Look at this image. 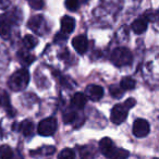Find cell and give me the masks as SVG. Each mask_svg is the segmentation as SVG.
<instances>
[{"label": "cell", "instance_id": "4316f807", "mask_svg": "<svg viewBox=\"0 0 159 159\" xmlns=\"http://www.w3.org/2000/svg\"><path fill=\"white\" fill-rule=\"evenodd\" d=\"M56 152V148L53 146H46V147H43L38 150V152H42L44 155H51Z\"/></svg>", "mask_w": 159, "mask_h": 159}, {"label": "cell", "instance_id": "9a60e30c", "mask_svg": "<svg viewBox=\"0 0 159 159\" xmlns=\"http://www.w3.org/2000/svg\"><path fill=\"white\" fill-rule=\"evenodd\" d=\"M96 150L93 146H83L80 148V157L81 159H94Z\"/></svg>", "mask_w": 159, "mask_h": 159}, {"label": "cell", "instance_id": "ac0fdd59", "mask_svg": "<svg viewBox=\"0 0 159 159\" xmlns=\"http://www.w3.org/2000/svg\"><path fill=\"white\" fill-rule=\"evenodd\" d=\"M37 43H38L37 38L33 35H26L24 38H23V45H24L26 49L35 48L36 45H37Z\"/></svg>", "mask_w": 159, "mask_h": 159}, {"label": "cell", "instance_id": "ba28073f", "mask_svg": "<svg viewBox=\"0 0 159 159\" xmlns=\"http://www.w3.org/2000/svg\"><path fill=\"white\" fill-rule=\"evenodd\" d=\"M85 96L93 102H97V100L102 99V97L104 96V89L99 85H89L86 89V95Z\"/></svg>", "mask_w": 159, "mask_h": 159}, {"label": "cell", "instance_id": "7c38bea8", "mask_svg": "<svg viewBox=\"0 0 159 159\" xmlns=\"http://www.w3.org/2000/svg\"><path fill=\"white\" fill-rule=\"evenodd\" d=\"M147 21H146V19L144 18H139L136 19V20L134 21V22L132 23V30L134 33L136 34H142L144 33V32L146 31V29H147Z\"/></svg>", "mask_w": 159, "mask_h": 159}, {"label": "cell", "instance_id": "484cf974", "mask_svg": "<svg viewBox=\"0 0 159 159\" xmlns=\"http://www.w3.org/2000/svg\"><path fill=\"white\" fill-rule=\"evenodd\" d=\"M29 3L34 9H42L44 7V1L43 0H29Z\"/></svg>", "mask_w": 159, "mask_h": 159}, {"label": "cell", "instance_id": "4fadbf2b", "mask_svg": "<svg viewBox=\"0 0 159 159\" xmlns=\"http://www.w3.org/2000/svg\"><path fill=\"white\" fill-rule=\"evenodd\" d=\"M0 107L5 108L10 116H14V111L12 109L11 105H10L9 96H8V94L5 91H0Z\"/></svg>", "mask_w": 159, "mask_h": 159}, {"label": "cell", "instance_id": "5bb4252c", "mask_svg": "<svg viewBox=\"0 0 159 159\" xmlns=\"http://www.w3.org/2000/svg\"><path fill=\"white\" fill-rule=\"evenodd\" d=\"M72 105L76 108H84V106L86 105L87 102V97L82 93H76L73 95L72 97Z\"/></svg>", "mask_w": 159, "mask_h": 159}, {"label": "cell", "instance_id": "7a4b0ae2", "mask_svg": "<svg viewBox=\"0 0 159 159\" xmlns=\"http://www.w3.org/2000/svg\"><path fill=\"white\" fill-rule=\"evenodd\" d=\"M135 104H136V100L133 99V98H129L123 104L116 105L112 108V110H111V121L116 124H121L126 119V117H128L129 110L131 108H133L135 106Z\"/></svg>", "mask_w": 159, "mask_h": 159}, {"label": "cell", "instance_id": "7402d4cb", "mask_svg": "<svg viewBox=\"0 0 159 159\" xmlns=\"http://www.w3.org/2000/svg\"><path fill=\"white\" fill-rule=\"evenodd\" d=\"M75 118H76V113H75L74 111H72V110L66 111V112H64V115L62 116L63 122H64V123H66V124L72 123V122L75 120Z\"/></svg>", "mask_w": 159, "mask_h": 159}, {"label": "cell", "instance_id": "83f0119b", "mask_svg": "<svg viewBox=\"0 0 159 159\" xmlns=\"http://www.w3.org/2000/svg\"><path fill=\"white\" fill-rule=\"evenodd\" d=\"M10 6V0H0V9H7Z\"/></svg>", "mask_w": 159, "mask_h": 159}, {"label": "cell", "instance_id": "d4e9b609", "mask_svg": "<svg viewBox=\"0 0 159 159\" xmlns=\"http://www.w3.org/2000/svg\"><path fill=\"white\" fill-rule=\"evenodd\" d=\"M122 93H123V91L121 89V87L119 89V87L115 86V85H112V86L110 87V94L115 98H120L122 96Z\"/></svg>", "mask_w": 159, "mask_h": 159}, {"label": "cell", "instance_id": "30bf717a", "mask_svg": "<svg viewBox=\"0 0 159 159\" xmlns=\"http://www.w3.org/2000/svg\"><path fill=\"white\" fill-rule=\"evenodd\" d=\"M99 148H100V152H102V155H105V156L109 158L117 147H116V145L113 144V142L110 139L105 137V139H102L99 142Z\"/></svg>", "mask_w": 159, "mask_h": 159}, {"label": "cell", "instance_id": "e0dca14e", "mask_svg": "<svg viewBox=\"0 0 159 159\" xmlns=\"http://www.w3.org/2000/svg\"><path fill=\"white\" fill-rule=\"evenodd\" d=\"M135 85H136L135 80L130 76L123 77L121 80V83H120V87H121L122 91H131V89H134Z\"/></svg>", "mask_w": 159, "mask_h": 159}, {"label": "cell", "instance_id": "277c9868", "mask_svg": "<svg viewBox=\"0 0 159 159\" xmlns=\"http://www.w3.org/2000/svg\"><path fill=\"white\" fill-rule=\"evenodd\" d=\"M111 60L117 66H124L131 64L133 60V56L128 48L120 47V48L113 50L112 55H111Z\"/></svg>", "mask_w": 159, "mask_h": 159}, {"label": "cell", "instance_id": "9c48e42d", "mask_svg": "<svg viewBox=\"0 0 159 159\" xmlns=\"http://www.w3.org/2000/svg\"><path fill=\"white\" fill-rule=\"evenodd\" d=\"M72 45L74 47V49L77 51L79 53H84L87 50V47H89V40L85 37L84 35H79L76 37L73 38L72 40Z\"/></svg>", "mask_w": 159, "mask_h": 159}, {"label": "cell", "instance_id": "5b68a950", "mask_svg": "<svg viewBox=\"0 0 159 159\" xmlns=\"http://www.w3.org/2000/svg\"><path fill=\"white\" fill-rule=\"evenodd\" d=\"M57 130V120L56 118L50 117L42 120L38 124V133L43 136H50Z\"/></svg>", "mask_w": 159, "mask_h": 159}, {"label": "cell", "instance_id": "2e32d148", "mask_svg": "<svg viewBox=\"0 0 159 159\" xmlns=\"http://www.w3.org/2000/svg\"><path fill=\"white\" fill-rule=\"evenodd\" d=\"M19 130L22 132V134L24 135V136H31V135L33 134V131H34L33 122L30 121V120H25V121H23L22 123L20 124Z\"/></svg>", "mask_w": 159, "mask_h": 159}, {"label": "cell", "instance_id": "d6986e66", "mask_svg": "<svg viewBox=\"0 0 159 159\" xmlns=\"http://www.w3.org/2000/svg\"><path fill=\"white\" fill-rule=\"evenodd\" d=\"M12 155H13V152H12V149L10 146H0V159H11Z\"/></svg>", "mask_w": 159, "mask_h": 159}, {"label": "cell", "instance_id": "cb8c5ba5", "mask_svg": "<svg viewBox=\"0 0 159 159\" xmlns=\"http://www.w3.org/2000/svg\"><path fill=\"white\" fill-rule=\"evenodd\" d=\"M79 0H66V7L71 11H75L79 8Z\"/></svg>", "mask_w": 159, "mask_h": 159}, {"label": "cell", "instance_id": "8fae6325", "mask_svg": "<svg viewBox=\"0 0 159 159\" xmlns=\"http://www.w3.org/2000/svg\"><path fill=\"white\" fill-rule=\"evenodd\" d=\"M75 20L69 16H64L61 19V32L64 34H70L74 31Z\"/></svg>", "mask_w": 159, "mask_h": 159}, {"label": "cell", "instance_id": "ffe728a7", "mask_svg": "<svg viewBox=\"0 0 159 159\" xmlns=\"http://www.w3.org/2000/svg\"><path fill=\"white\" fill-rule=\"evenodd\" d=\"M129 157V152L122 148H116L113 154L109 157V159H126Z\"/></svg>", "mask_w": 159, "mask_h": 159}, {"label": "cell", "instance_id": "52a82bcc", "mask_svg": "<svg viewBox=\"0 0 159 159\" xmlns=\"http://www.w3.org/2000/svg\"><path fill=\"white\" fill-rule=\"evenodd\" d=\"M27 25H29L30 29L35 32V33L43 34L44 33L45 27H46V21H45L43 16H35L29 21Z\"/></svg>", "mask_w": 159, "mask_h": 159}, {"label": "cell", "instance_id": "3957f363", "mask_svg": "<svg viewBox=\"0 0 159 159\" xmlns=\"http://www.w3.org/2000/svg\"><path fill=\"white\" fill-rule=\"evenodd\" d=\"M30 82V73L25 69H21L14 72L9 79L8 85L9 87L14 92L22 91V89H26Z\"/></svg>", "mask_w": 159, "mask_h": 159}, {"label": "cell", "instance_id": "8992f818", "mask_svg": "<svg viewBox=\"0 0 159 159\" xmlns=\"http://www.w3.org/2000/svg\"><path fill=\"white\" fill-rule=\"evenodd\" d=\"M149 130V124L144 119H136L133 123V134L136 137H145Z\"/></svg>", "mask_w": 159, "mask_h": 159}, {"label": "cell", "instance_id": "6da1fadb", "mask_svg": "<svg viewBox=\"0 0 159 159\" xmlns=\"http://www.w3.org/2000/svg\"><path fill=\"white\" fill-rule=\"evenodd\" d=\"M19 21H21V16L18 9L1 14L0 16V37L3 39H9L12 26L19 23Z\"/></svg>", "mask_w": 159, "mask_h": 159}, {"label": "cell", "instance_id": "603a6c76", "mask_svg": "<svg viewBox=\"0 0 159 159\" xmlns=\"http://www.w3.org/2000/svg\"><path fill=\"white\" fill-rule=\"evenodd\" d=\"M19 58H20L21 60H22V62L23 63H25V64H31L32 62L34 61V56H31L30 53H24V52H19Z\"/></svg>", "mask_w": 159, "mask_h": 159}, {"label": "cell", "instance_id": "44dd1931", "mask_svg": "<svg viewBox=\"0 0 159 159\" xmlns=\"http://www.w3.org/2000/svg\"><path fill=\"white\" fill-rule=\"evenodd\" d=\"M74 152L70 148H64L58 156V159H74Z\"/></svg>", "mask_w": 159, "mask_h": 159}, {"label": "cell", "instance_id": "f1b7e54d", "mask_svg": "<svg viewBox=\"0 0 159 159\" xmlns=\"http://www.w3.org/2000/svg\"><path fill=\"white\" fill-rule=\"evenodd\" d=\"M155 159H157V158H155Z\"/></svg>", "mask_w": 159, "mask_h": 159}]
</instances>
